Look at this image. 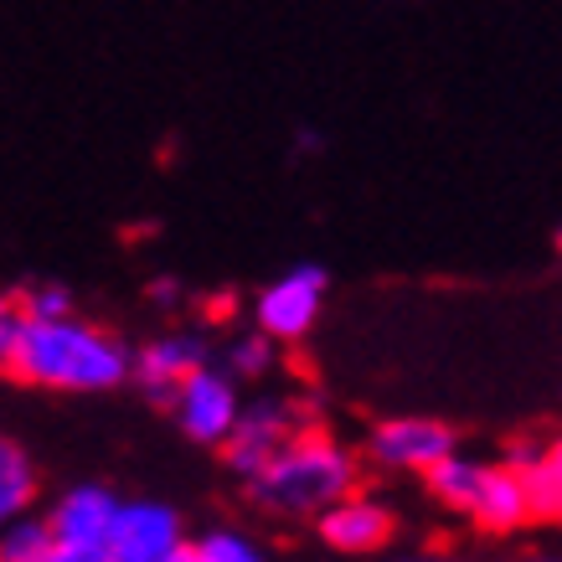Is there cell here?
<instances>
[{
  "instance_id": "6da1fadb",
  "label": "cell",
  "mask_w": 562,
  "mask_h": 562,
  "mask_svg": "<svg viewBox=\"0 0 562 562\" xmlns=\"http://www.w3.org/2000/svg\"><path fill=\"white\" fill-rule=\"evenodd\" d=\"M130 357L135 351L103 325L63 315V321H21L5 372L47 392H114L130 382Z\"/></svg>"
},
{
  "instance_id": "7a4b0ae2",
  "label": "cell",
  "mask_w": 562,
  "mask_h": 562,
  "mask_svg": "<svg viewBox=\"0 0 562 562\" xmlns=\"http://www.w3.org/2000/svg\"><path fill=\"white\" fill-rule=\"evenodd\" d=\"M357 454L336 434H325L321 424H300L273 449V460L248 480V495L269 516L294 521V516H321L330 501L357 491Z\"/></svg>"
},
{
  "instance_id": "3957f363",
  "label": "cell",
  "mask_w": 562,
  "mask_h": 562,
  "mask_svg": "<svg viewBox=\"0 0 562 562\" xmlns=\"http://www.w3.org/2000/svg\"><path fill=\"white\" fill-rule=\"evenodd\" d=\"M325 290H330V273L321 263H294L290 273H279L273 284H263L254 305V321L269 341H300L315 330L325 305Z\"/></svg>"
},
{
  "instance_id": "277c9868",
  "label": "cell",
  "mask_w": 562,
  "mask_h": 562,
  "mask_svg": "<svg viewBox=\"0 0 562 562\" xmlns=\"http://www.w3.org/2000/svg\"><path fill=\"white\" fill-rule=\"evenodd\" d=\"M171 408L176 418H181V428H187L196 443H227V434H233V424H238V376L233 372H217L212 361L206 367H196V372H187L181 382H176L171 392Z\"/></svg>"
},
{
  "instance_id": "5b68a950",
  "label": "cell",
  "mask_w": 562,
  "mask_h": 562,
  "mask_svg": "<svg viewBox=\"0 0 562 562\" xmlns=\"http://www.w3.org/2000/svg\"><path fill=\"white\" fill-rule=\"evenodd\" d=\"M300 424H310V418L294 403H284V397H254V403L238 408V424H233L227 443H222V454H227V464L243 480H254L273 460V449L290 439Z\"/></svg>"
},
{
  "instance_id": "8992f818",
  "label": "cell",
  "mask_w": 562,
  "mask_h": 562,
  "mask_svg": "<svg viewBox=\"0 0 562 562\" xmlns=\"http://www.w3.org/2000/svg\"><path fill=\"white\" fill-rule=\"evenodd\" d=\"M181 542H187L181 516L160 501H120L109 537H103L109 562H166Z\"/></svg>"
},
{
  "instance_id": "52a82bcc",
  "label": "cell",
  "mask_w": 562,
  "mask_h": 562,
  "mask_svg": "<svg viewBox=\"0 0 562 562\" xmlns=\"http://www.w3.org/2000/svg\"><path fill=\"white\" fill-rule=\"evenodd\" d=\"M315 531L330 552L341 558H372L397 537V516L367 491H346L341 501H330L321 516H315Z\"/></svg>"
},
{
  "instance_id": "ba28073f",
  "label": "cell",
  "mask_w": 562,
  "mask_h": 562,
  "mask_svg": "<svg viewBox=\"0 0 562 562\" xmlns=\"http://www.w3.org/2000/svg\"><path fill=\"white\" fill-rule=\"evenodd\" d=\"M454 428L439 424V418H382L367 439V454H372L382 470H397V475H424L428 464H439L443 454H454Z\"/></svg>"
},
{
  "instance_id": "9c48e42d",
  "label": "cell",
  "mask_w": 562,
  "mask_h": 562,
  "mask_svg": "<svg viewBox=\"0 0 562 562\" xmlns=\"http://www.w3.org/2000/svg\"><path fill=\"white\" fill-rule=\"evenodd\" d=\"M196 367H206V341L202 336H191V330L155 336L150 346H139L135 357H130V376H135L150 397H166V403H171L176 382H181L187 372H196Z\"/></svg>"
},
{
  "instance_id": "30bf717a",
  "label": "cell",
  "mask_w": 562,
  "mask_h": 562,
  "mask_svg": "<svg viewBox=\"0 0 562 562\" xmlns=\"http://www.w3.org/2000/svg\"><path fill=\"white\" fill-rule=\"evenodd\" d=\"M114 512H120V495L109 485H72V491H63L52 501L47 527L57 542H103Z\"/></svg>"
},
{
  "instance_id": "8fae6325",
  "label": "cell",
  "mask_w": 562,
  "mask_h": 562,
  "mask_svg": "<svg viewBox=\"0 0 562 562\" xmlns=\"http://www.w3.org/2000/svg\"><path fill=\"white\" fill-rule=\"evenodd\" d=\"M470 521L485 531H521L527 527V495H521V475L512 464H485V475L470 501Z\"/></svg>"
},
{
  "instance_id": "7c38bea8",
  "label": "cell",
  "mask_w": 562,
  "mask_h": 562,
  "mask_svg": "<svg viewBox=\"0 0 562 562\" xmlns=\"http://www.w3.org/2000/svg\"><path fill=\"white\" fill-rule=\"evenodd\" d=\"M36 491H42V475H36L32 454L16 439H0V527L36 512Z\"/></svg>"
},
{
  "instance_id": "4fadbf2b",
  "label": "cell",
  "mask_w": 562,
  "mask_h": 562,
  "mask_svg": "<svg viewBox=\"0 0 562 562\" xmlns=\"http://www.w3.org/2000/svg\"><path fill=\"white\" fill-rule=\"evenodd\" d=\"M521 475V495H527V521H547V527H562V464L537 449L527 464H516Z\"/></svg>"
},
{
  "instance_id": "5bb4252c",
  "label": "cell",
  "mask_w": 562,
  "mask_h": 562,
  "mask_svg": "<svg viewBox=\"0 0 562 562\" xmlns=\"http://www.w3.org/2000/svg\"><path fill=\"white\" fill-rule=\"evenodd\" d=\"M480 475H485V464H480V460H464L460 449H454V454H443L439 464H428V470H424L428 495H434V501H443V506H454V512H470Z\"/></svg>"
},
{
  "instance_id": "9a60e30c",
  "label": "cell",
  "mask_w": 562,
  "mask_h": 562,
  "mask_svg": "<svg viewBox=\"0 0 562 562\" xmlns=\"http://www.w3.org/2000/svg\"><path fill=\"white\" fill-rule=\"evenodd\" d=\"M52 547H57V537H52L47 516H16L11 527H0V562H47Z\"/></svg>"
},
{
  "instance_id": "2e32d148",
  "label": "cell",
  "mask_w": 562,
  "mask_h": 562,
  "mask_svg": "<svg viewBox=\"0 0 562 562\" xmlns=\"http://www.w3.org/2000/svg\"><path fill=\"white\" fill-rule=\"evenodd\" d=\"M196 547V558L202 562H269V552L254 542V537H243L233 527H217V531H202V542Z\"/></svg>"
},
{
  "instance_id": "e0dca14e",
  "label": "cell",
  "mask_w": 562,
  "mask_h": 562,
  "mask_svg": "<svg viewBox=\"0 0 562 562\" xmlns=\"http://www.w3.org/2000/svg\"><path fill=\"white\" fill-rule=\"evenodd\" d=\"M16 310H21V321H63V315H72V290L42 279V284H26L16 294Z\"/></svg>"
},
{
  "instance_id": "ac0fdd59",
  "label": "cell",
  "mask_w": 562,
  "mask_h": 562,
  "mask_svg": "<svg viewBox=\"0 0 562 562\" xmlns=\"http://www.w3.org/2000/svg\"><path fill=\"white\" fill-rule=\"evenodd\" d=\"M273 357H279V341H269L263 330H254V336H243V341L227 346V372L233 376H263L273 367Z\"/></svg>"
},
{
  "instance_id": "d6986e66",
  "label": "cell",
  "mask_w": 562,
  "mask_h": 562,
  "mask_svg": "<svg viewBox=\"0 0 562 562\" xmlns=\"http://www.w3.org/2000/svg\"><path fill=\"white\" fill-rule=\"evenodd\" d=\"M21 336V310H16V294H0V367L11 361V346Z\"/></svg>"
},
{
  "instance_id": "ffe728a7",
  "label": "cell",
  "mask_w": 562,
  "mask_h": 562,
  "mask_svg": "<svg viewBox=\"0 0 562 562\" xmlns=\"http://www.w3.org/2000/svg\"><path fill=\"white\" fill-rule=\"evenodd\" d=\"M47 562H109V547L103 542H57Z\"/></svg>"
},
{
  "instance_id": "44dd1931",
  "label": "cell",
  "mask_w": 562,
  "mask_h": 562,
  "mask_svg": "<svg viewBox=\"0 0 562 562\" xmlns=\"http://www.w3.org/2000/svg\"><path fill=\"white\" fill-rule=\"evenodd\" d=\"M150 300H155V305H176V300H181V284H176V279H155Z\"/></svg>"
},
{
  "instance_id": "7402d4cb",
  "label": "cell",
  "mask_w": 562,
  "mask_h": 562,
  "mask_svg": "<svg viewBox=\"0 0 562 562\" xmlns=\"http://www.w3.org/2000/svg\"><path fill=\"white\" fill-rule=\"evenodd\" d=\"M166 562H202V558H196V547H191V542H181V547H176V552H171V558H166Z\"/></svg>"
},
{
  "instance_id": "603a6c76",
  "label": "cell",
  "mask_w": 562,
  "mask_h": 562,
  "mask_svg": "<svg viewBox=\"0 0 562 562\" xmlns=\"http://www.w3.org/2000/svg\"><path fill=\"white\" fill-rule=\"evenodd\" d=\"M403 562H460V558H443V552H424V558H403Z\"/></svg>"
},
{
  "instance_id": "cb8c5ba5",
  "label": "cell",
  "mask_w": 562,
  "mask_h": 562,
  "mask_svg": "<svg viewBox=\"0 0 562 562\" xmlns=\"http://www.w3.org/2000/svg\"><path fill=\"white\" fill-rule=\"evenodd\" d=\"M547 454H552V460L562 464V434H558V443H552V449H547Z\"/></svg>"
},
{
  "instance_id": "d4e9b609",
  "label": "cell",
  "mask_w": 562,
  "mask_h": 562,
  "mask_svg": "<svg viewBox=\"0 0 562 562\" xmlns=\"http://www.w3.org/2000/svg\"><path fill=\"white\" fill-rule=\"evenodd\" d=\"M558 248H562V233H558Z\"/></svg>"
},
{
  "instance_id": "484cf974",
  "label": "cell",
  "mask_w": 562,
  "mask_h": 562,
  "mask_svg": "<svg viewBox=\"0 0 562 562\" xmlns=\"http://www.w3.org/2000/svg\"><path fill=\"white\" fill-rule=\"evenodd\" d=\"M537 562H552V558H537Z\"/></svg>"
}]
</instances>
